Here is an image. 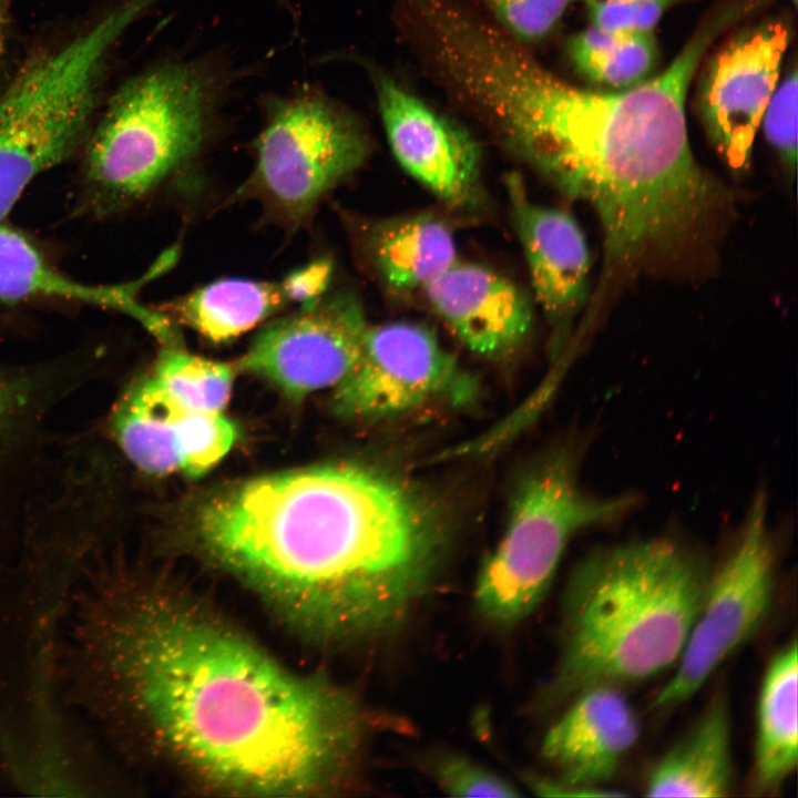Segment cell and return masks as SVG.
I'll return each mask as SVG.
<instances>
[{
    "label": "cell",
    "instance_id": "52a82bcc",
    "mask_svg": "<svg viewBox=\"0 0 798 798\" xmlns=\"http://www.w3.org/2000/svg\"><path fill=\"white\" fill-rule=\"evenodd\" d=\"M580 451L551 453L518 487L505 531L482 564L473 591L479 614L513 626L545 596L569 541L579 532L612 524L638 503L632 493L586 492L579 482Z\"/></svg>",
    "mask_w": 798,
    "mask_h": 798
},
{
    "label": "cell",
    "instance_id": "6da1fadb",
    "mask_svg": "<svg viewBox=\"0 0 798 798\" xmlns=\"http://www.w3.org/2000/svg\"><path fill=\"white\" fill-rule=\"evenodd\" d=\"M94 678L194 771L231 789L301 794L336 779L365 722L354 699L285 669L228 625L165 594L93 605Z\"/></svg>",
    "mask_w": 798,
    "mask_h": 798
},
{
    "label": "cell",
    "instance_id": "7402d4cb",
    "mask_svg": "<svg viewBox=\"0 0 798 798\" xmlns=\"http://www.w3.org/2000/svg\"><path fill=\"white\" fill-rule=\"evenodd\" d=\"M368 248L383 282L401 293L422 291L458 260L450 228L428 215L378 225L371 231Z\"/></svg>",
    "mask_w": 798,
    "mask_h": 798
},
{
    "label": "cell",
    "instance_id": "d6986e66",
    "mask_svg": "<svg viewBox=\"0 0 798 798\" xmlns=\"http://www.w3.org/2000/svg\"><path fill=\"white\" fill-rule=\"evenodd\" d=\"M797 642L792 640L770 659L759 689L751 788L778 790L794 773L798 758Z\"/></svg>",
    "mask_w": 798,
    "mask_h": 798
},
{
    "label": "cell",
    "instance_id": "277c9868",
    "mask_svg": "<svg viewBox=\"0 0 798 798\" xmlns=\"http://www.w3.org/2000/svg\"><path fill=\"white\" fill-rule=\"evenodd\" d=\"M710 571L698 552L671 536L586 555L564 593L561 649L546 699L640 682L675 665Z\"/></svg>",
    "mask_w": 798,
    "mask_h": 798
},
{
    "label": "cell",
    "instance_id": "603a6c76",
    "mask_svg": "<svg viewBox=\"0 0 798 798\" xmlns=\"http://www.w3.org/2000/svg\"><path fill=\"white\" fill-rule=\"evenodd\" d=\"M566 53L583 78L604 90H624L646 81L658 55L654 31H618L594 25L572 35Z\"/></svg>",
    "mask_w": 798,
    "mask_h": 798
},
{
    "label": "cell",
    "instance_id": "f546056e",
    "mask_svg": "<svg viewBox=\"0 0 798 798\" xmlns=\"http://www.w3.org/2000/svg\"><path fill=\"white\" fill-rule=\"evenodd\" d=\"M332 270L334 265L327 257L291 270L280 280L288 304L307 307L319 301L328 293Z\"/></svg>",
    "mask_w": 798,
    "mask_h": 798
},
{
    "label": "cell",
    "instance_id": "e0dca14e",
    "mask_svg": "<svg viewBox=\"0 0 798 798\" xmlns=\"http://www.w3.org/2000/svg\"><path fill=\"white\" fill-rule=\"evenodd\" d=\"M164 267L157 262L137 280L111 286L74 282L57 272L20 232L0 223V306L35 297H60L119 310L139 320L160 341L173 326L163 313L143 306L136 295Z\"/></svg>",
    "mask_w": 798,
    "mask_h": 798
},
{
    "label": "cell",
    "instance_id": "9a60e30c",
    "mask_svg": "<svg viewBox=\"0 0 798 798\" xmlns=\"http://www.w3.org/2000/svg\"><path fill=\"white\" fill-rule=\"evenodd\" d=\"M422 291L451 332L479 356L505 358L522 346L531 330L529 296L482 265L457 260Z\"/></svg>",
    "mask_w": 798,
    "mask_h": 798
},
{
    "label": "cell",
    "instance_id": "3957f363",
    "mask_svg": "<svg viewBox=\"0 0 798 798\" xmlns=\"http://www.w3.org/2000/svg\"><path fill=\"white\" fill-rule=\"evenodd\" d=\"M755 8L718 3L664 71L624 90L573 85L526 50L490 70L484 123L560 192L594 208L607 266L674 248L719 206L722 188L689 146L686 98L709 48Z\"/></svg>",
    "mask_w": 798,
    "mask_h": 798
},
{
    "label": "cell",
    "instance_id": "ba28073f",
    "mask_svg": "<svg viewBox=\"0 0 798 798\" xmlns=\"http://www.w3.org/2000/svg\"><path fill=\"white\" fill-rule=\"evenodd\" d=\"M260 105L254 165L235 197L257 201L294 229L365 163L370 139L352 111L319 89L267 94Z\"/></svg>",
    "mask_w": 798,
    "mask_h": 798
},
{
    "label": "cell",
    "instance_id": "4dcf8cb0",
    "mask_svg": "<svg viewBox=\"0 0 798 798\" xmlns=\"http://www.w3.org/2000/svg\"><path fill=\"white\" fill-rule=\"evenodd\" d=\"M531 789L543 797L620 796L621 792L603 790L602 787H582L559 779L531 778Z\"/></svg>",
    "mask_w": 798,
    "mask_h": 798
},
{
    "label": "cell",
    "instance_id": "30bf717a",
    "mask_svg": "<svg viewBox=\"0 0 798 798\" xmlns=\"http://www.w3.org/2000/svg\"><path fill=\"white\" fill-rule=\"evenodd\" d=\"M335 389L340 415L371 421L433 402L468 405L478 393L434 332L407 320L369 325L357 366Z\"/></svg>",
    "mask_w": 798,
    "mask_h": 798
},
{
    "label": "cell",
    "instance_id": "8992f818",
    "mask_svg": "<svg viewBox=\"0 0 798 798\" xmlns=\"http://www.w3.org/2000/svg\"><path fill=\"white\" fill-rule=\"evenodd\" d=\"M149 9V0H117L73 37L28 55L0 89V223L38 174L85 142L111 54Z\"/></svg>",
    "mask_w": 798,
    "mask_h": 798
},
{
    "label": "cell",
    "instance_id": "8fae6325",
    "mask_svg": "<svg viewBox=\"0 0 798 798\" xmlns=\"http://www.w3.org/2000/svg\"><path fill=\"white\" fill-rule=\"evenodd\" d=\"M790 38L788 19L768 18L738 30L698 66L695 98L700 121L712 145L735 173L748 167Z\"/></svg>",
    "mask_w": 798,
    "mask_h": 798
},
{
    "label": "cell",
    "instance_id": "ffe728a7",
    "mask_svg": "<svg viewBox=\"0 0 798 798\" xmlns=\"http://www.w3.org/2000/svg\"><path fill=\"white\" fill-rule=\"evenodd\" d=\"M288 305L280 282L221 278L168 301L162 313L211 341L224 342Z\"/></svg>",
    "mask_w": 798,
    "mask_h": 798
},
{
    "label": "cell",
    "instance_id": "cb8c5ba5",
    "mask_svg": "<svg viewBox=\"0 0 798 798\" xmlns=\"http://www.w3.org/2000/svg\"><path fill=\"white\" fill-rule=\"evenodd\" d=\"M236 366L165 347L152 376L183 407L194 411L223 412L233 387Z\"/></svg>",
    "mask_w": 798,
    "mask_h": 798
},
{
    "label": "cell",
    "instance_id": "ac0fdd59",
    "mask_svg": "<svg viewBox=\"0 0 798 798\" xmlns=\"http://www.w3.org/2000/svg\"><path fill=\"white\" fill-rule=\"evenodd\" d=\"M734 781L727 702L713 699L692 728L649 769L648 797H726Z\"/></svg>",
    "mask_w": 798,
    "mask_h": 798
},
{
    "label": "cell",
    "instance_id": "836d02e7",
    "mask_svg": "<svg viewBox=\"0 0 798 798\" xmlns=\"http://www.w3.org/2000/svg\"><path fill=\"white\" fill-rule=\"evenodd\" d=\"M790 1L796 6L797 0H790Z\"/></svg>",
    "mask_w": 798,
    "mask_h": 798
},
{
    "label": "cell",
    "instance_id": "484cf974",
    "mask_svg": "<svg viewBox=\"0 0 798 798\" xmlns=\"http://www.w3.org/2000/svg\"><path fill=\"white\" fill-rule=\"evenodd\" d=\"M581 0H480L491 19L520 43L548 37L566 10Z\"/></svg>",
    "mask_w": 798,
    "mask_h": 798
},
{
    "label": "cell",
    "instance_id": "44dd1931",
    "mask_svg": "<svg viewBox=\"0 0 798 798\" xmlns=\"http://www.w3.org/2000/svg\"><path fill=\"white\" fill-rule=\"evenodd\" d=\"M188 410L150 375L119 402L113 417L116 441L127 458L145 472L182 471V428Z\"/></svg>",
    "mask_w": 798,
    "mask_h": 798
},
{
    "label": "cell",
    "instance_id": "2e32d148",
    "mask_svg": "<svg viewBox=\"0 0 798 798\" xmlns=\"http://www.w3.org/2000/svg\"><path fill=\"white\" fill-rule=\"evenodd\" d=\"M542 740V756L561 780L602 787L640 738V722L616 685H595L573 698Z\"/></svg>",
    "mask_w": 798,
    "mask_h": 798
},
{
    "label": "cell",
    "instance_id": "9c48e42d",
    "mask_svg": "<svg viewBox=\"0 0 798 798\" xmlns=\"http://www.w3.org/2000/svg\"><path fill=\"white\" fill-rule=\"evenodd\" d=\"M767 523V501L760 493L733 549L718 569L710 571L675 671L653 699L656 709H669L693 697L761 627L771 606L775 580V549Z\"/></svg>",
    "mask_w": 798,
    "mask_h": 798
},
{
    "label": "cell",
    "instance_id": "1f68e13d",
    "mask_svg": "<svg viewBox=\"0 0 798 798\" xmlns=\"http://www.w3.org/2000/svg\"><path fill=\"white\" fill-rule=\"evenodd\" d=\"M158 263H160L164 268H166V267L168 266V263H167L163 257L158 260ZM165 316H166V315H165ZM166 317H167V316H166ZM176 338H177V334H176V331H175V329H174V327H173V332H172L171 337H170L168 339L164 340V341H161V342L164 344V345L172 344V342H174V341L176 340Z\"/></svg>",
    "mask_w": 798,
    "mask_h": 798
},
{
    "label": "cell",
    "instance_id": "d6a6232c",
    "mask_svg": "<svg viewBox=\"0 0 798 798\" xmlns=\"http://www.w3.org/2000/svg\"><path fill=\"white\" fill-rule=\"evenodd\" d=\"M163 258L168 263V266H170V265H171V259H170L167 256H163ZM167 318H168V317H167ZM178 340H180V337L177 336V338H176V340H175L174 342L167 344V345H164V346L175 345L176 342H178Z\"/></svg>",
    "mask_w": 798,
    "mask_h": 798
},
{
    "label": "cell",
    "instance_id": "7c38bea8",
    "mask_svg": "<svg viewBox=\"0 0 798 798\" xmlns=\"http://www.w3.org/2000/svg\"><path fill=\"white\" fill-rule=\"evenodd\" d=\"M368 326L354 294L327 293L267 323L236 367L291 398L336 388L357 366Z\"/></svg>",
    "mask_w": 798,
    "mask_h": 798
},
{
    "label": "cell",
    "instance_id": "d4e9b609",
    "mask_svg": "<svg viewBox=\"0 0 798 798\" xmlns=\"http://www.w3.org/2000/svg\"><path fill=\"white\" fill-rule=\"evenodd\" d=\"M236 436L235 426L223 412L190 410L183 421L181 472L203 475L227 454Z\"/></svg>",
    "mask_w": 798,
    "mask_h": 798
},
{
    "label": "cell",
    "instance_id": "7a4b0ae2",
    "mask_svg": "<svg viewBox=\"0 0 798 798\" xmlns=\"http://www.w3.org/2000/svg\"><path fill=\"white\" fill-rule=\"evenodd\" d=\"M198 540L294 624L331 642L397 630L443 557V525L385 471L321 463L259 475L208 499Z\"/></svg>",
    "mask_w": 798,
    "mask_h": 798
},
{
    "label": "cell",
    "instance_id": "5bb4252c",
    "mask_svg": "<svg viewBox=\"0 0 798 798\" xmlns=\"http://www.w3.org/2000/svg\"><path fill=\"white\" fill-rule=\"evenodd\" d=\"M505 186L534 295L554 328L553 350L559 351L586 300V241L571 214L531 202L518 174L508 175Z\"/></svg>",
    "mask_w": 798,
    "mask_h": 798
},
{
    "label": "cell",
    "instance_id": "83f0119b",
    "mask_svg": "<svg viewBox=\"0 0 798 798\" xmlns=\"http://www.w3.org/2000/svg\"><path fill=\"white\" fill-rule=\"evenodd\" d=\"M434 780L453 797H520L510 781L488 768L459 755H447L437 760Z\"/></svg>",
    "mask_w": 798,
    "mask_h": 798
},
{
    "label": "cell",
    "instance_id": "f1b7e54d",
    "mask_svg": "<svg viewBox=\"0 0 798 798\" xmlns=\"http://www.w3.org/2000/svg\"><path fill=\"white\" fill-rule=\"evenodd\" d=\"M591 25L618 31H654L667 9L682 0H582Z\"/></svg>",
    "mask_w": 798,
    "mask_h": 798
},
{
    "label": "cell",
    "instance_id": "4fadbf2b",
    "mask_svg": "<svg viewBox=\"0 0 798 798\" xmlns=\"http://www.w3.org/2000/svg\"><path fill=\"white\" fill-rule=\"evenodd\" d=\"M372 83L385 134L400 166L450 207L474 204L481 149L473 135L389 75L374 72Z\"/></svg>",
    "mask_w": 798,
    "mask_h": 798
},
{
    "label": "cell",
    "instance_id": "5b68a950",
    "mask_svg": "<svg viewBox=\"0 0 798 798\" xmlns=\"http://www.w3.org/2000/svg\"><path fill=\"white\" fill-rule=\"evenodd\" d=\"M234 83L221 54L166 57L127 79L85 140L83 175L100 213L188 182Z\"/></svg>",
    "mask_w": 798,
    "mask_h": 798
},
{
    "label": "cell",
    "instance_id": "4316f807",
    "mask_svg": "<svg viewBox=\"0 0 798 798\" xmlns=\"http://www.w3.org/2000/svg\"><path fill=\"white\" fill-rule=\"evenodd\" d=\"M797 101L798 70L794 61L774 91L760 123L791 180L797 168Z\"/></svg>",
    "mask_w": 798,
    "mask_h": 798
}]
</instances>
